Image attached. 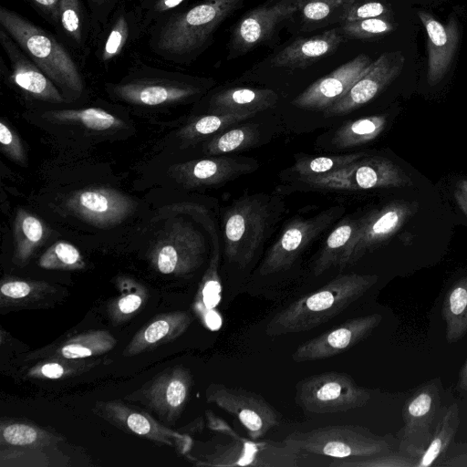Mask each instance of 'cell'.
<instances>
[{
	"instance_id": "1",
	"label": "cell",
	"mask_w": 467,
	"mask_h": 467,
	"mask_svg": "<svg viewBox=\"0 0 467 467\" xmlns=\"http://www.w3.org/2000/svg\"><path fill=\"white\" fill-rule=\"evenodd\" d=\"M245 0H203L176 10L148 30L149 47L163 60L189 63L205 48L219 25Z\"/></svg>"
},
{
	"instance_id": "2",
	"label": "cell",
	"mask_w": 467,
	"mask_h": 467,
	"mask_svg": "<svg viewBox=\"0 0 467 467\" xmlns=\"http://www.w3.org/2000/svg\"><path fill=\"white\" fill-rule=\"evenodd\" d=\"M378 279L376 275H337L276 313L266 325L265 333L269 337L299 333L327 323L360 298Z\"/></svg>"
},
{
	"instance_id": "3",
	"label": "cell",
	"mask_w": 467,
	"mask_h": 467,
	"mask_svg": "<svg viewBox=\"0 0 467 467\" xmlns=\"http://www.w3.org/2000/svg\"><path fill=\"white\" fill-rule=\"evenodd\" d=\"M0 26L62 92L83 91L81 73L67 49L48 31L17 12L0 6Z\"/></svg>"
},
{
	"instance_id": "4",
	"label": "cell",
	"mask_w": 467,
	"mask_h": 467,
	"mask_svg": "<svg viewBox=\"0 0 467 467\" xmlns=\"http://www.w3.org/2000/svg\"><path fill=\"white\" fill-rule=\"evenodd\" d=\"M284 441L297 450L334 459L369 457L391 451L386 436L358 425H329L307 431H294Z\"/></svg>"
},
{
	"instance_id": "5",
	"label": "cell",
	"mask_w": 467,
	"mask_h": 467,
	"mask_svg": "<svg viewBox=\"0 0 467 467\" xmlns=\"http://www.w3.org/2000/svg\"><path fill=\"white\" fill-rule=\"evenodd\" d=\"M117 98L140 106H159L186 100L202 88L174 73L144 67L123 80L109 84Z\"/></svg>"
},
{
	"instance_id": "6",
	"label": "cell",
	"mask_w": 467,
	"mask_h": 467,
	"mask_svg": "<svg viewBox=\"0 0 467 467\" xmlns=\"http://www.w3.org/2000/svg\"><path fill=\"white\" fill-rule=\"evenodd\" d=\"M368 389L346 373L327 372L308 377L297 385L296 400L305 410L327 414L345 412L365 406Z\"/></svg>"
},
{
	"instance_id": "7",
	"label": "cell",
	"mask_w": 467,
	"mask_h": 467,
	"mask_svg": "<svg viewBox=\"0 0 467 467\" xmlns=\"http://www.w3.org/2000/svg\"><path fill=\"white\" fill-rule=\"evenodd\" d=\"M441 402V383L433 379L420 386L405 400L404 425L399 436V451L415 461L429 445Z\"/></svg>"
},
{
	"instance_id": "8",
	"label": "cell",
	"mask_w": 467,
	"mask_h": 467,
	"mask_svg": "<svg viewBox=\"0 0 467 467\" xmlns=\"http://www.w3.org/2000/svg\"><path fill=\"white\" fill-rule=\"evenodd\" d=\"M302 180L313 187L327 190L353 191L412 185L410 176L399 166L378 156H365L334 172Z\"/></svg>"
},
{
	"instance_id": "9",
	"label": "cell",
	"mask_w": 467,
	"mask_h": 467,
	"mask_svg": "<svg viewBox=\"0 0 467 467\" xmlns=\"http://www.w3.org/2000/svg\"><path fill=\"white\" fill-rule=\"evenodd\" d=\"M267 208L260 201L245 198L235 202L224 217V250L227 259L245 267L264 236Z\"/></svg>"
},
{
	"instance_id": "10",
	"label": "cell",
	"mask_w": 467,
	"mask_h": 467,
	"mask_svg": "<svg viewBox=\"0 0 467 467\" xmlns=\"http://www.w3.org/2000/svg\"><path fill=\"white\" fill-rule=\"evenodd\" d=\"M206 400L234 415L255 440L279 424L276 410L259 394L220 383L210 384Z\"/></svg>"
},
{
	"instance_id": "11",
	"label": "cell",
	"mask_w": 467,
	"mask_h": 467,
	"mask_svg": "<svg viewBox=\"0 0 467 467\" xmlns=\"http://www.w3.org/2000/svg\"><path fill=\"white\" fill-rule=\"evenodd\" d=\"M203 254L202 236L190 224L174 222L157 240L150 258L160 273L182 275L199 267Z\"/></svg>"
},
{
	"instance_id": "12",
	"label": "cell",
	"mask_w": 467,
	"mask_h": 467,
	"mask_svg": "<svg viewBox=\"0 0 467 467\" xmlns=\"http://www.w3.org/2000/svg\"><path fill=\"white\" fill-rule=\"evenodd\" d=\"M300 452L285 442L250 441L237 439L217 445L205 458L203 465L295 467Z\"/></svg>"
},
{
	"instance_id": "13",
	"label": "cell",
	"mask_w": 467,
	"mask_h": 467,
	"mask_svg": "<svg viewBox=\"0 0 467 467\" xmlns=\"http://www.w3.org/2000/svg\"><path fill=\"white\" fill-rule=\"evenodd\" d=\"M380 314L351 318L302 343L293 353L295 362L320 360L348 351L365 339L381 322Z\"/></svg>"
},
{
	"instance_id": "14",
	"label": "cell",
	"mask_w": 467,
	"mask_h": 467,
	"mask_svg": "<svg viewBox=\"0 0 467 467\" xmlns=\"http://www.w3.org/2000/svg\"><path fill=\"white\" fill-rule=\"evenodd\" d=\"M336 217L333 210L308 219H296L289 223L265 254L259 274L268 275L289 268L303 250Z\"/></svg>"
},
{
	"instance_id": "15",
	"label": "cell",
	"mask_w": 467,
	"mask_h": 467,
	"mask_svg": "<svg viewBox=\"0 0 467 467\" xmlns=\"http://www.w3.org/2000/svg\"><path fill=\"white\" fill-rule=\"evenodd\" d=\"M369 57L359 54L328 75L317 79L292 102L297 108L325 110L341 99L373 66Z\"/></svg>"
},
{
	"instance_id": "16",
	"label": "cell",
	"mask_w": 467,
	"mask_h": 467,
	"mask_svg": "<svg viewBox=\"0 0 467 467\" xmlns=\"http://www.w3.org/2000/svg\"><path fill=\"white\" fill-rule=\"evenodd\" d=\"M405 58L400 52L380 55L372 67L337 101L326 109L325 117L341 116L363 106L375 98L401 72Z\"/></svg>"
},
{
	"instance_id": "17",
	"label": "cell",
	"mask_w": 467,
	"mask_h": 467,
	"mask_svg": "<svg viewBox=\"0 0 467 467\" xmlns=\"http://www.w3.org/2000/svg\"><path fill=\"white\" fill-rule=\"evenodd\" d=\"M67 208L82 220L108 227L120 223L134 210L126 195L110 188L89 187L78 191L67 200Z\"/></svg>"
},
{
	"instance_id": "18",
	"label": "cell",
	"mask_w": 467,
	"mask_h": 467,
	"mask_svg": "<svg viewBox=\"0 0 467 467\" xmlns=\"http://www.w3.org/2000/svg\"><path fill=\"white\" fill-rule=\"evenodd\" d=\"M299 11L296 0H277L247 13L234 29L231 48L242 54L265 41L277 25Z\"/></svg>"
},
{
	"instance_id": "19",
	"label": "cell",
	"mask_w": 467,
	"mask_h": 467,
	"mask_svg": "<svg viewBox=\"0 0 467 467\" xmlns=\"http://www.w3.org/2000/svg\"><path fill=\"white\" fill-rule=\"evenodd\" d=\"M416 210L415 203L399 201L362 217L348 265H353L367 252L392 236Z\"/></svg>"
},
{
	"instance_id": "20",
	"label": "cell",
	"mask_w": 467,
	"mask_h": 467,
	"mask_svg": "<svg viewBox=\"0 0 467 467\" xmlns=\"http://www.w3.org/2000/svg\"><path fill=\"white\" fill-rule=\"evenodd\" d=\"M0 45L10 63V78L16 86L39 100L52 103L64 101L63 94L55 83L1 26Z\"/></svg>"
},
{
	"instance_id": "21",
	"label": "cell",
	"mask_w": 467,
	"mask_h": 467,
	"mask_svg": "<svg viewBox=\"0 0 467 467\" xmlns=\"http://www.w3.org/2000/svg\"><path fill=\"white\" fill-rule=\"evenodd\" d=\"M418 16L427 33L428 82L435 85L448 71L459 42L458 24L451 16L446 25L435 19L425 11H419Z\"/></svg>"
},
{
	"instance_id": "22",
	"label": "cell",
	"mask_w": 467,
	"mask_h": 467,
	"mask_svg": "<svg viewBox=\"0 0 467 467\" xmlns=\"http://www.w3.org/2000/svg\"><path fill=\"white\" fill-rule=\"evenodd\" d=\"M101 410L109 420L137 435L175 447L182 453L187 452L191 447L188 436L173 431L157 422L150 415L134 410L120 402L105 403Z\"/></svg>"
},
{
	"instance_id": "23",
	"label": "cell",
	"mask_w": 467,
	"mask_h": 467,
	"mask_svg": "<svg viewBox=\"0 0 467 467\" xmlns=\"http://www.w3.org/2000/svg\"><path fill=\"white\" fill-rule=\"evenodd\" d=\"M192 386L191 373L176 368L159 377L147 392L150 405L168 420H174L183 410Z\"/></svg>"
},
{
	"instance_id": "24",
	"label": "cell",
	"mask_w": 467,
	"mask_h": 467,
	"mask_svg": "<svg viewBox=\"0 0 467 467\" xmlns=\"http://www.w3.org/2000/svg\"><path fill=\"white\" fill-rule=\"evenodd\" d=\"M343 41L337 28L306 38H299L279 51L272 59L275 67H305L333 52Z\"/></svg>"
},
{
	"instance_id": "25",
	"label": "cell",
	"mask_w": 467,
	"mask_h": 467,
	"mask_svg": "<svg viewBox=\"0 0 467 467\" xmlns=\"http://www.w3.org/2000/svg\"><path fill=\"white\" fill-rule=\"evenodd\" d=\"M142 33L135 8L121 4L114 12L98 44L96 56L104 64L117 58Z\"/></svg>"
},
{
	"instance_id": "26",
	"label": "cell",
	"mask_w": 467,
	"mask_h": 467,
	"mask_svg": "<svg viewBox=\"0 0 467 467\" xmlns=\"http://www.w3.org/2000/svg\"><path fill=\"white\" fill-rule=\"evenodd\" d=\"M252 163L232 158H212L179 166L182 181L192 186L219 184L253 170Z\"/></svg>"
},
{
	"instance_id": "27",
	"label": "cell",
	"mask_w": 467,
	"mask_h": 467,
	"mask_svg": "<svg viewBox=\"0 0 467 467\" xmlns=\"http://www.w3.org/2000/svg\"><path fill=\"white\" fill-rule=\"evenodd\" d=\"M192 323L187 312L163 314L140 329L125 349L126 356L150 350L181 336Z\"/></svg>"
},
{
	"instance_id": "28",
	"label": "cell",
	"mask_w": 467,
	"mask_h": 467,
	"mask_svg": "<svg viewBox=\"0 0 467 467\" xmlns=\"http://www.w3.org/2000/svg\"><path fill=\"white\" fill-rule=\"evenodd\" d=\"M361 219L345 218L327 236L314 265V275L318 276L334 266L344 268L361 224Z\"/></svg>"
},
{
	"instance_id": "29",
	"label": "cell",
	"mask_w": 467,
	"mask_h": 467,
	"mask_svg": "<svg viewBox=\"0 0 467 467\" xmlns=\"http://www.w3.org/2000/svg\"><path fill=\"white\" fill-rule=\"evenodd\" d=\"M277 99V94L271 89L233 88L213 96L210 105L215 113H257L274 107Z\"/></svg>"
},
{
	"instance_id": "30",
	"label": "cell",
	"mask_w": 467,
	"mask_h": 467,
	"mask_svg": "<svg viewBox=\"0 0 467 467\" xmlns=\"http://www.w3.org/2000/svg\"><path fill=\"white\" fill-rule=\"evenodd\" d=\"M459 425L460 414L457 403L441 408L431 441L421 456L416 460L415 467L435 465L451 445Z\"/></svg>"
},
{
	"instance_id": "31",
	"label": "cell",
	"mask_w": 467,
	"mask_h": 467,
	"mask_svg": "<svg viewBox=\"0 0 467 467\" xmlns=\"http://www.w3.org/2000/svg\"><path fill=\"white\" fill-rule=\"evenodd\" d=\"M442 317L448 343H455L467 333V276L447 291L442 302Z\"/></svg>"
},
{
	"instance_id": "32",
	"label": "cell",
	"mask_w": 467,
	"mask_h": 467,
	"mask_svg": "<svg viewBox=\"0 0 467 467\" xmlns=\"http://www.w3.org/2000/svg\"><path fill=\"white\" fill-rule=\"evenodd\" d=\"M117 341L103 330L88 331L64 342L57 354L64 360H76L102 355L111 350Z\"/></svg>"
},
{
	"instance_id": "33",
	"label": "cell",
	"mask_w": 467,
	"mask_h": 467,
	"mask_svg": "<svg viewBox=\"0 0 467 467\" xmlns=\"http://www.w3.org/2000/svg\"><path fill=\"white\" fill-rule=\"evenodd\" d=\"M386 122V117L383 115L347 122L336 131L333 144L338 149H347L371 141L381 133Z\"/></svg>"
},
{
	"instance_id": "34",
	"label": "cell",
	"mask_w": 467,
	"mask_h": 467,
	"mask_svg": "<svg viewBox=\"0 0 467 467\" xmlns=\"http://www.w3.org/2000/svg\"><path fill=\"white\" fill-rule=\"evenodd\" d=\"M44 235L45 228L42 223L26 211L19 210L14 230V261L20 265L25 263L42 243Z\"/></svg>"
},
{
	"instance_id": "35",
	"label": "cell",
	"mask_w": 467,
	"mask_h": 467,
	"mask_svg": "<svg viewBox=\"0 0 467 467\" xmlns=\"http://www.w3.org/2000/svg\"><path fill=\"white\" fill-rule=\"evenodd\" d=\"M306 22L320 23L340 19L344 22L356 0H296Z\"/></svg>"
},
{
	"instance_id": "36",
	"label": "cell",
	"mask_w": 467,
	"mask_h": 467,
	"mask_svg": "<svg viewBox=\"0 0 467 467\" xmlns=\"http://www.w3.org/2000/svg\"><path fill=\"white\" fill-rule=\"evenodd\" d=\"M47 113L59 121L81 123L93 130H106L121 125L120 119L98 108L55 110Z\"/></svg>"
},
{
	"instance_id": "37",
	"label": "cell",
	"mask_w": 467,
	"mask_h": 467,
	"mask_svg": "<svg viewBox=\"0 0 467 467\" xmlns=\"http://www.w3.org/2000/svg\"><path fill=\"white\" fill-rule=\"evenodd\" d=\"M364 152L299 159L294 169L302 178L334 172L362 159Z\"/></svg>"
},
{
	"instance_id": "38",
	"label": "cell",
	"mask_w": 467,
	"mask_h": 467,
	"mask_svg": "<svg viewBox=\"0 0 467 467\" xmlns=\"http://www.w3.org/2000/svg\"><path fill=\"white\" fill-rule=\"evenodd\" d=\"M257 138L254 125H244L228 130L215 136L207 145L206 152L219 155L245 150L252 147Z\"/></svg>"
},
{
	"instance_id": "39",
	"label": "cell",
	"mask_w": 467,
	"mask_h": 467,
	"mask_svg": "<svg viewBox=\"0 0 467 467\" xmlns=\"http://www.w3.org/2000/svg\"><path fill=\"white\" fill-rule=\"evenodd\" d=\"M59 27L78 47L85 44V16L81 0H59Z\"/></svg>"
},
{
	"instance_id": "40",
	"label": "cell",
	"mask_w": 467,
	"mask_h": 467,
	"mask_svg": "<svg viewBox=\"0 0 467 467\" xmlns=\"http://www.w3.org/2000/svg\"><path fill=\"white\" fill-rule=\"evenodd\" d=\"M255 114L254 112H232L202 116L188 125L184 130V134L189 139L205 137L223 130L231 125L245 120Z\"/></svg>"
},
{
	"instance_id": "41",
	"label": "cell",
	"mask_w": 467,
	"mask_h": 467,
	"mask_svg": "<svg viewBox=\"0 0 467 467\" xmlns=\"http://www.w3.org/2000/svg\"><path fill=\"white\" fill-rule=\"evenodd\" d=\"M38 265L45 269L78 270L85 265L79 251L67 242H57L40 257Z\"/></svg>"
},
{
	"instance_id": "42",
	"label": "cell",
	"mask_w": 467,
	"mask_h": 467,
	"mask_svg": "<svg viewBox=\"0 0 467 467\" xmlns=\"http://www.w3.org/2000/svg\"><path fill=\"white\" fill-rule=\"evenodd\" d=\"M187 0H138L134 6L140 18L142 33L176 11Z\"/></svg>"
},
{
	"instance_id": "43",
	"label": "cell",
	"mask_w": 467,
	"mask_h": 467,
	"mask_svg": "<svg viewBox=\"0 0 467 467\" xmlns=\"http://www.w3.org/2000/svg\"><path fill=\"white\" fill-rule=\"evenodd\" d=\"M416 461L399 451L385 452L369 457L335 460L330 466L335 467H415Z\"/></svg>"
},
{
	"instance_id": "44",
	"label": "cell",
	"mask_w": 467,
	"mask_h": 467,
	"mask_svg": "<svg viewBox=\"0 0 467 467\" xmlns=\"http://www.w3.org/2000/svg\"><path fill=\"white\" fill-rule=\"evenodd\" d=\"M395 28L387 17H374L351 22H344L341 27L343 35L356 39H368L386 35Z\"/></svg>"
},
{
	"instance_id": "45",
	"label": "cell",
	"mask_w": 467,
	"mask_h": 467,
	"mask_svg": "<svg viewBox=\"0 0 467 467\" xmlns=\"http://www.w3.org/2000/svg\"><path fill=\"white\" fill-rule=\"evenodd\" d=\"M1 438L9 445L26 447L50 441L52 437L32 425L12 423L1 427Z\"/></svg>"
},
{
	"instance_id": "46",
	"label": "cell",
	"mask_w": 467,
	"mask_h": 467,
	"mask_svg": "<svg viewBox=\"0 0 467 467\" xmlns=\"http://www.w3.org/2000/svg\"><path fill=\"white\" fill-rule=\"evenodd\" d=\"M121 0H85L93 35L100 34L109 24Z\"/></svg>"
},
{
	"instance_id": "47",
	"label": "cell",
	"mask_w": 467,
	"mask_h": 467,
	"mask_svg": "<svg viewBox=\"0 0 467 467\" xmlns=\"http://www.w3.org/2000/svg\"><path fill=\"white\" fill-rule=\"evenodd\" d=\"M390 16V9L379 1L370 0L362 3H355L344 22H351L374 17Z\"/></svg>"
},
{
	"instance_id": "48",
	"label": "cell",
	"mask_w": 467,
	"mask_h": 467,
	"mask_svg": "<svg viewBox=\"0 0 467 467\" xmlns=\"http://www.w3.org/2000/svg\"><path fill=\"white\" fill-rule=\"evenodd\" d=\"M217 258H213L201 286L200 295L207 308L213 307L220 299L221 284L217 275Z\"/></svg>"
},
{
	"instance_id": "49",
	"label": "cell",
	"mask_w": 467,
	"mask_h": 467,
	"mask_svg": "<svg viewBox=\"0 0 467 467\" xmlns=\"http://www.w3.org/2000/svg\"><path fill=\"white\" fill-rule=\"evenodd\" d=\"M0 144L7 156L18 162L24 161L25 155L20 140L4 121L0 122Z\"/></svg>"
},
{
	"instance_id": "50",
	"label": "cell",
	"mask_w": 467,
	"mask_h": 467,
	"mask_svg": "<svg viewBox=\"0 0 467 467\" xmlns=\"http://www.w3.org/2000/svg\"><path fill=\"white\" fill-rule=\"evenodd\" d=\"M70 365L58 360L47 361L32 368L29 375L38 379H58L73 372V366Z\"/></svg>"
},
{
	"instance_id": "51",
	"label": "cell",
	"mask_w": 467,
	"mask_h": 467,
	"mask_svg": "<svg viewBox=\"0 0 467 467\" xmlns=\"http://www.w3.org/2000/svg\"><path fill=\"white\" fill-rule=\"evenodd\" d=\"M34 286L32 284L21 281L13 280L2 284L0 292L2 296L10 299H22L27 297L33 291Z\"/></svg>"
},
{
	"instance_id": "52",
	"label": "cell",
	"mask_w": 467,
	"mask_h": 467,
	"mask_svg": "<svg viewBox=\"0 0 467 467\" xmlns=\"http://www.w3.org/2000/svg\"><path fill=\"white\" fill-rule=\"evenodd\" d=\"M55 27H59V0H27Z\"/></svg>"
},
{
	"instance_id": "53",
	"label": "cell",
	"mask_w": 467,
	"mask_h": 467,
	"mask_svg": "<svg viewBox=\"0 0 467 467\" xmlns=\"http://www.w3.org/2000/svg\"><path fill=\"white\" fill-rule=\"evenodd\" d=\"M441 460L439 466L467 467V443L454 444L451 451Z\"/></svg>"
},
{
	"instance_id": "54",
	"label": "cell",
	"mask_w": 467,
	"mask_h": 467,
	"mask_svg": "<svg viewBox=\"0 0 467 467\" xmlns=\"http://www.w3.org/2000/svg\"><path fill=\"white\" fill-rule=\"evenodd\" d=\"M142 296L137 293L122 296L115 304V310L121 316L131 315L142 305Z\"/></svg>"
},
{
	"instance_id": "55",
	"label": "cell",
	"mask_w": 467,
	"mask_h": 467,
	"mask_svg": "<svg viewBox=\"0 0 467 467\" xmlns=\"http://www.w3.org/2000/svg\"><path fill=\"white\" fill-rule=\"evenodd\" d=\"M454 198L460 209L467 216V180H460L456 183Z\"/></svg>"
},
{
	"instance_id": "56",
	"label": "cell",
	"mask_w": 467,
	"mask_h": 467,
	"mask_svg": "<svg viewBox=\"0 0 467 467\" xmlns=\"http://www.w3.org/2000/svg\"><path fill=\"white\" fill-rule=\"evenodd\" d=\"M456 389L461 392H467V358L459 371Z\"/></svg>"
}]
</instances>
